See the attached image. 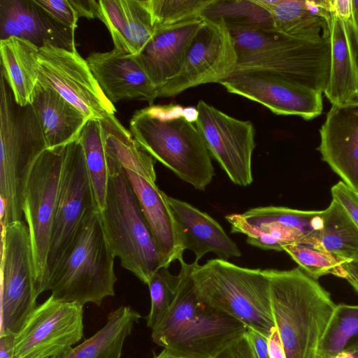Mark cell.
Here are the masks:
<instances>
[{"label": "cell", "instance_id": "cell-1", "mask_svg": "<svg viewBox=\"0 0 358 358\" xmlns=\"http://www.w3.org/2000/svg\"><path fill=\"white\" fill-rule=\"evenodd\" d=\"M177 292L166 317L152 331L154 343L183 358H213L245 334L246 326L212 307L198 296L192 272L193 263L179 261Z\"/></svg>", "mask_w": 358, "mask_h": 358}, {"label": "cell", "instance_id": "cell-2", "mask_svg": "<svg viewBox=\"0 0 358 358\" xmlns=\"http://www.w3.org/2000/svg\"><path fill=\"white\" fill-rule=\"evenodd\" d=\"M265 271L286 358H317L320 343L336 307L329 293L299 266Z\"/></svg>", "mask_w": 358, "mask_h": 358}, {"label": "cell", "instance_id": "cell-3", "mask_svg": "<svg viewBox=\"0 0 358 358\" xmlns=\"http://www.w3.org/2000/svg\"><path fill=\"white\" fill-rule=\"evenodd\" d=\"M1 226L22 220L24 194L31 171L48 149L30 104L18 105L3 76L0 82Z\"/></svg>", "mask_w": 358, "mask_h": 358}, {"label": "cell", "instance_id": "cell-4", "mask_svg": "<svg viewBox=\"0 0 358 358\" xmlns=\"http://www.w3.org/2000/svg\"><path fill=\"white\" fill-rule=\"evenodd\" d=\"M192 280L199 298L268 338L276 329L270 281L265 269L239 266L215 258L193 262Z\"/></svg>", "mask_w": 358, "mask_h": 358}, {"label": "cell", "instance_id": "cell-5", "mask_svg": "<svg viewBox=\"0 0 358 358\" xmlns=\"http://www.w3.org/2000/svg\"><path fill=\"white\" fill-rule=\"evenodd\" d=\"M115 256L108 244L100 210L85 220L75 242L48 280L44 292L54 298L84 306H101L115 294Z\"/></svg>", "mask_w": 358, "mask_h": 358}, {"label": "cell", "instance_id": "cell-6", "mask_svg": "<svg viewBox=\"0 0 358 358\" xmlns=\"http://www.w3.org/2000/svg\"><path fill=\"white\" fill-rule=\"evenodd\" d=\"M107 158V195L105 208L100 211L104 231L121 266L147 285L162 267L161 257L124 169Z\"/></svg>", "mask_w": 358, "mask_h": 358}, {"label": "cell", "instance_id": "cell-7", "mask_svg": "<svg viewBox=\"0 0 358 358\" xmlns=\"http://www.w3.org/2000/svg\"><path fill=\"white\" fill-rule=\"evenodd\" d=\"M129 131L154 159L196 189L205 190L211 182V155L194 124L183 117L161 120L144 108L133 114Z\"/></svg>", "mask_w": 358, "mask_h": 358}, {"label": "cell", "instance_id": "cell-8", "mask_svg": "<svg viewBox=\"0 0 358 358\" xmlns=\"http://www.w3.org/2000/svg\"><path fill=\"white\" fill-rule=\"evenodd\" d=\"M96 206L79 139L67 145L53 221L47 271L39 294L73 245L87 217Z\"/></svg>", "mask_w": 358, "mask_h": 358}, {"label": "cell", "instance_id": "cell-9", "mask_svg": "<svg viewBox=\"0 0 358 358\" xmlns=\"http://www.w3.org/2000/svg\"><path fill=\"white\" fill-rule=\"evenodd\" d=\"M31 237L25 222L1 229L0 335L16 334L37 307Z\"/></svg>", "mask_w": 358, "mask_h": 358}, {"label": "cell", "instance_id": "cell-10", "mask_svg": "<svg viewBox=\"0 0 358 358\" xmlns=\"http://www.w3.org/2000/svg\"><path fill=\"white\" fill-rule=\"evenodd\" d=\"M66 146L47 149L40 155L24 190L23 215L31 237L38 295L46 275Z\"/></svg>", "mask_w": 358, "mask_h": 358}, {"label": "cell", "instance_id": "cell-11", "mask_svg": "<svg viewBox=\"0 0 358 358\" xmlns=\"http://www.w3.org/2000/svg\"><path fill=\"white\" fill-rule=\"evenodd\" d=\"M238 60L225 20L204 17L187 50L180 73L157 89V98L172 97L203 84H221L236 72Z\"/></svg>", "mask_w": 358, "mask_h": 358}, {"label": "cell", "instance_id": "cell-12", "mask_svg": "<svg viewBox=\"0 0 358 358\" xmlns=\"http://www.w3.org/2000/svg\"><path fill=\"white\" fill-rule=\"evenodd\" d=\"M330 61V38L310 41L284 35L268 48L239 57L236 72H265L323 93Z\"/></svg>", "mask_w": 358, "mask_h": 358}, {"label": "cell", "instance_id": "cell-13", "mask_svg": "<svg viewBox=\"0 0 358 358\" xmlns=\"http://www.w3.org/2000/svg\"><path fill=\"white\" fill-rule=\"evenodd\" d=\"M322 210H304L282 206L250 208L225 216L231 232L246 236L247 243L262 250L282 251L299 243L314 247L322 225Z\"/></svg>", "mask_w": 358, "mask_h": 358}, {"label": "cell", "instance_id": "cell-14", "mask_svg": "<svg viewBox=\"0 0 358 358\" xmlns=\"http://www.w3.org/2000/svg\"><path fill=\"white\" fill-rule=\"evenodd\" d=\"M38 81L53 88L90 120L114 115L116 109L106 96L86 59L77 50L53 46L38 49Z\"/></svg>", "mask_w": 358, "mask_h": 358}, {"label": "cell", "instance_id": "cell-15", "mask_svg": "<svg viewBox=\"0 0 358 358\" xmlns=\"http://www.w3.org/2000/svg\"><path fill=\"white\" fill-rule=\"evenodd\" d=\"M83 336V306L51 295L27 319L15 334L14 358H52Z\"/></svg>", "mask_w": 358, "mask_h": 358}, {"label": "cell", "instance_id": "cell-16", "mask_svg": "<svg viewBox=\"0 0 358 358\" xmlns=\"http://www.w3.org/2000/svg\"><path fill=\"white\" fill-rule=\"evenodd\" d=\"M194 124L211 155L234 184L247 187L253 181L252 156L255 131L250 121L234 118L201 100Z\"/></svg>", "mask_w": 358, "mask_h": 358}, {"label": "cell", "instance_id": "cell-17", "mask_svg": "<svg viewBox=\"0 0 358 358\" xmlns=\"http://www.w3.org/2000/svg\"><path fill=\"white\" fill-rule=\"evenodd\" d=\"M221 85L229 93L257 102L275 115L310 120L322 113V92L262 71H238Z\"/></svg>", "mask_w": 358, "mask_h": 358}, {"label": "cell", "instance_id": "cell-18", "mask_svg": "<svg viewBox=\"0 0 358 358\" xmlns=\"http://www.w3.org/2000/svg\"><path fill=\"white\" fill-rule=\"evenodd\" d=\"M319 131L322 159L358 192V103L331 106Z\"/></svg>", "mask_w": 358, "mask_h": 358}, {"label": "cell", "instance_id": "cell-19", "mask_svg": "<svg viewBox=\"0 0 358 358\" xmlns=\"http://www.w3.org/2000/svg\"><path fill=\"white\" fill-rule=\"evenodd\" d=\"M90 69L107 99L115 103L123 100L145 101L153 105L157 88L136 56L113 50L93 52L86 58Z\"/></svg>", "mask_w": 358, "mask_h": 358}, {"label": "cell", "instance_id": "cell-20", "mask_svg": "<svg viewBox=\"0 0 358 358\" xmlns=\"http://www.w3.org/2000/svg\"><path fill=\"white\" fill-rule=\"evenodd\" d=\"M74 32L53 19L35 0H0V40L15 36L38 48L76 50Z\"/></svg>", "mask_w": 358, "mask_h": 358}, {"label": "cell", "instance_id": "cell-21", "mask_svg": "<svg viewBox=\"0 0 358 358\" xmlns=\"http://www.w3.org/2000/svg\"><path fill=\"white\" fill-rule=\"evenodd\" d=\"M137 199L159 253L162 267L183 259V249L179 229L169 205L168 197L156 185V180L124 169Z\"/></svg>", "mask_w": 358, "mask_h": 358}, {"label": "cell", "instance_id": "cell-22", "mask_svg": "<svg viewBox=\"0 0 358 358\" xmlns=\"http://www.w3.org/2000/svg\"><path fill=\"white\" fill-rule=\"evenodd\" d=\"M203 20V17L155 30L141 52L136 55L157 89L180 73L187 50Z\"/></svg>", "mask_w": 358, "mask_h": 358}, {"label": "cell", "instance_id": "cell-23", "mask_svg": "<svg viewBox=\"0 0 358 358\" xmlns=\"http://www.w3.org/2000/svg\"><path fill=\"white\" fill-rule=\"evenodd\" d=\"M94 17L111 36L114 50L138 55L155 32L145 0H94Z\"/></svg>", "mask_w": 358, "mask_h": 358}, {"label": "cell", "instance_id": "cell-24", "mask_svg": "<svg viewBox=\"0 0 358 358\" xmlns=\"http://www.w3.org/2000/svg\"><path fill=\"white\" fill-rule=\"evenodd\" d=\"M180 234L183 249L192 251L195 261L208 252L227 260L241 256L238 245L208 213L184 201L168 197Z\"/></svg>", "mask_w": 358, "mask_h": 358}, {"label": "cell", "instance_id": "cell-25", "mask_svg": "<svg viewBox=\"0 0 358 358\" xmlns=\"http://www.w3.org/2000/svg\"><path fill=\"white\" fill-rule=\"evenodd\" d=\"M48 149L66 146L79 138L90 120L53 88L37 81L30 102Z\"/></svg>", "mask_w": 358, "mask_h": 358}, {"label": "cell", "instance_id": "cell-26", "mask_svg": "<svg viewBox=\"0 0 358 358\" xmlns=\"http://www.w3.org/2000/svg\"><path fill=\"white\" fill-rule=\"evenodd\" d=\"M331 61L323 92L331 106L358 103V63L348 21L331 14Z\"/></svg>", "mask_w": 358, "mask_h": 358}, {"label": "cell", "instance_id": "cell-27", "mask_svg": "<svg viewBox=\"0 0 358 358\" xmlns=\"http://www.w3.org/2000/svg\"><path fill=\"white\" fill-rule=\"evenodd\" d=\"M270 15L278 32L295 38L321 41L330 38V20L314 14L307 0H253Z\"/></svg>", "mask_w": 358, "mask_h": 358}, {"label": "cell", "instance_id": "cell-28", "mask_svg": "<svg viewBox=\"0 0 358 358\" xmlns=\"http://www.w3.org/2000/svg\"><path fill=\"white\" fill-rule=\"evenodd\" d=\"M38 48L28 41L12 36L0 40L1 74L9 85L16 103L30 104L38 81Z\"/></svg>", "mask_w": 358, "mask_h": 358}, {"label": "cell", "instance_id": "cell-29", "mask_svg": "<svg viewBox=\"0 0 358 358\" xmlns=\"http://www.w3.org/2000/svg\"><path fill=\"white\" fill-rule=\"evenodd\" d=\"M141 315L131 306H120L109 313L106 324L90 338L52 358H120L126 338Z\"/></svg>", "mask_w": 358, "mask_h": 358}, {"label": "cell", "instance_id": "cell-30", "mask_svg": "<svg viewBox=\"0 0 358 358\" xmlns=\"http://www.w3.org/2000/svg\"><path fill=\"white\" fill-rule=\"evenodd\" d=\"M99 121L107 156L123 169L156 180L154 159L140 146L131 132L114 115H106Z\"/></svg>", "mask_w": 358, "mask_h": 358}, {"label": "cell", "instance_id": "cell-31", "mask_svg": "<svg viewBox=\"0 0 358 358\" xmlns=\"http://www.w3.org/2000/svg\"><path fill=\"white\" fill-rule=\"evenodd\" d=\"M314 248L348 262L358 261V227L334 200L323 210L322 225Z\"/></svg>", "mask_w": 358, "mask_h": 358}, {"label": "cell", "instance_id": "cell-32", "mask_svg": "<svg viewBox=\"0 0 358 358\" xmlns=\"http://www.w3.org/2000/svg\"><path fill=\"white\" fill-rule=\"evenodd\" d=\"M97 208L106 206L108 182V158L99 120L90 119L79 136Z\"/></svg>", "mask_w": 358, "mask_h": 358}, {"label": "cell", "instance_id": "cell-33", "mask_svg": "<svg viewBox=\"0 0 358 358\" xmlns=\"http://www.w3.org/2000/svg\"><path fill=\"white\" fill-rule=\"evenodd\" d=\"M358 349V305H336L320 343L317 358H329L341 352Z\"/></svg>", "mask_w": 358, "mask_h": 358}, {"label": "cell", "instance_id": "cell-34", "mask_svg": "<svg viewBox=\"0 0 358 358\" xmlns=\"http://www.w3.org/2000/svg\"><path fill=\"white\" fill-rule=\"evenodd\" d=\"M216 0H145L155 30L203 17Z\"/></svg>", "mask_w": 358, "mask_h": 358}, {"label": "cell", "instance_id": "cell-35", "mask_svg": "<svg viewBox=\"0 0 358 358\" xmlns=\"http://www.w3.org/2000/svg\"><path fill=\"white\" fill-rule=\"evenodd\" d=\"M283 251L286 252L305 273L316 280L328 274L344 278L343 265L348 262L326 250L304 244L294 243L285 246Z\"/></svg>", "mask_w": 358, "mask_h": 358}, {"label": "cell", "instance_id": "cell-36", "mask_svg": "<svg viewBox=\"0 0 358 358\" xmlns=\"http://www.w3.org/2000/svg\"><path fill=\"white\" fill-rule=\"evenodd\" d=\"M178 275H173L169 268H158L148 282L150 295V310L147 316L148 327L153 329L167 315L176 295Z\"/></svg>", "mask_w": 358, "mask_h": 358}, {"label": "cell", "instance_id": "cell-37", "mask_svg": "<svg viewBox=\"0 0 358 358\" xmlns=\"http://www.w3.org/2000/svg\"><path fill=\"white\" fill-rule=\"evenodd\" d=\"M203 17H222L227 24H258L273 26L269 14L252 1L216 0L205 12Z\"/></svg>", "mask_w": 358, "mask_h": 358}, {"label": "cell", "instance_id": "cell-38", "mask_svg": "<svg viewBox=\"0 0 358 358\" xmlns=\"http://www.w3.org/2000/svg\"><path fill=\"white\" fill-rule=\"evenodd\" d=\"M234 41L238 58L262 51L284 34L273 26L258 24H227Z\"/></svg>", "mask_w": 358, "mask_h": 358}, {"label": "cell", "instance_id": "cell-39", "mask_svg": "<svg viewBox=\"0 0 358 358\" xmlns=\"http://www.w3.org/2000/svg\"><path fill=\"white\" fill-rule=\"evenodd\" d=\"M53 19L75 30L80 15L73 0H35Z\"/></svg>", "mask_w": 358, "mask_h": 358}, {"label": "cell", "instance_id": "cell-40", "mask_svg": "<svg viewBox=\"0 0 358 358\" xmlns=\"http://www.w3.org/2000/svg\"><path fill=\"white\" fill-rule=\"evenodd\" d=\"M154 358H183L164 349ZM213 358H258L247 332L222 348Z\"/></svg>", "mask_w": 358, "mask_h": 358}, {"label": "cell", "instance_id": "cell-41", "mask_svg": "<svg viewBox=\"0 0 358 358\" xmlns=\"http://www.w3.org/2000/svg\"><path fill=\"white\" fill-rule=\"evenodd\" d=\"M332 200L338 203L358 227V192L341 180L331 188Z\"/></svg>", "mask_w": 358, "mask_h": 358}, {"label": "cell", "instance_id": "cell-42", "mask_svg": "<svg viewBox=\"0 0 358 358\" xmlns=\"http://www.w3.org/2000/svg\"><path fill=\"white\" fill-rule=\"evenodd\" d=\"M153 116L161 120H169L182 117L184 108L178 104L151 105L146 107Z\"/></svg>", "mask_w": 358, "mask_h": 358}, {"label": "cell", "instance_id": "cell-43", "mask_svg": "<svg viewBox=\"0 0 358 358\" xmlns=\"http://www.w3.org/2000/svg\"><path fill=\"white\" fill-rule=\"evenodd\" d=\"M247 334L257 357L270 358L268 350V338L253 329H248Z\"/></svg>", "mask_w": 358, "mask_h": 358}, {"label": "cell", "instance_id": "cell-44", "mask_svg": "<svg viewBox=\"0 0 358 358\" xmlns=\"http://www.w3.org/2000/svg\"><path fill=\"white\" fill-rule=\"evenodd\" d=\"M329 12L348 21L352 16V0H329Z\"/></svg>", "mask_w": 358, "mask_h": 358}, {"label": "cell", "instance_id": "cell-45", "mask_svg": "<svg viewBox=\"0 0 358 358\" xmlns=\"http://www.w3.org/2000/svg\"><path fill=\"white\" fill-rule=\"evenodd\" d=\"M268 350L270 358H286L277 329L273 331L268 338Z\"/></svg>", "mask_w": 358, "mask_h": 358}, {"label": "cell", "instance_id": "cell-46", "mask_svg": "<svg viewBox=\"0 0 358 358\" xmlns=\"http://www.w3.org/2000/svg\"><path fill=\"white\" fill-rule=\"evenodd\" d=\"M352 16L348 21L358 63V0H352Z\"/></svg>", "mask_w": 358, "mask_h": 358}, {"label": "cell", "instance_id": "cell-47", "mask_svg": "<svg viewBox=\"0 0 358 358\" xmlns=\"http://www.w3.org/2000/svg\"><path fill=\"white\" fill-rule=\"evenodd\" d=\"M15 337L12 333L0 335V358H14Z\"/></svg>", "mask_w": 358, "mask_h": 358}, {"label": "cell", "instance_id": "cell-48", "mask_svg": "<svg viewBox=\"0 0 358 358\" xmlns=\"http://www.w3.org/2000/svg\"><path fill=\"white\" fill-rule=\"evenodd\" d=\"M344 279L358 293V261L350 262L343 265Z\"/></svg>", "mask_w": 358, "mask_h": 358}, {"label": "cell", "instance_id": "cell-49", "mask_svg": "<svg viewBox=\"0 0 358 358\" xmlns=\"http://www.w3.org/2000/svg\"><path fill=\"white\" fill-rule=\"evenodd\" d=\"M182 117L187 122L195 124L199 117V111L196 107L187 106L184 108Z\"/></svg>", "mask_w": 358, "mask_h": 358}, {"label": "cell", "instance_id": "cell-50", "mask_svg": "<svg viewBox=\"0 0 358 358\" xmlns=\"http://www.w3.org/2000/svg\"><path fill=\"white\" fill-rule=\"evenodd\" d=\"M329 358H354L352 353L346 351L337 353Z\"/></svg>", "mask_w": 358, "mask_h": 358}, {"label": "cell", "instance_id": "cell-51", "mask_svg": "<svg viewBox=\"0 0 358 358\" xmlns=\"http://www.w3.org/2000/svg\"><path fill=\"white\" fill-rule=\"evenodd\" d=\"M350 353H352L354 358H358V349L352 351Z\"/></svg>", "mask_w": 358, "mask_h": 358}]
</instances>
